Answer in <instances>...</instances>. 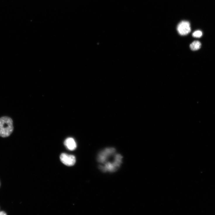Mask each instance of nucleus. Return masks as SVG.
I'll return each mask as SVG.
<instances>
[{"instance_id": "1", "label": "nucleus", "mask_w": 215, "mask_h": 215, "mask_svg": "<svg viewBox=\"0 0 215 215\" xmlns=\"http://www.w3.org/2000/svg\"><path fill=\"white\" fill-rule=\"evenodd\" d=\"M14 127L12 119L8 116L0 117V137L6 138L12 133Z\"/></svg>"}, {"instance_id": "2", "label": "nucleus", "mask_w": 215, "mask_h": 215, "mask_svg": "<svg viewBox=\"0 0 215 215\" xmlns=\"http://www.w3.org/2000/svg\"><path fill=\"white\" fill-rule=\"evenodd\" d=\"M177 30L179 34L181 35H187L191 31L190 23L186 21L181 22L177 26Z\"/></svg>"}, {"instance_id": "3", "label": "nucleus", "mask_w": 215, "mask_h": 215, "mask_svg": "<svg viewBox=\"0 0 215 215\" xmlns=\"http://www.w3.org/2000/svg\"><path fill=\"white\" fill-rule=\"evenodd\" d=\"M122 157L121 156L117 155L115 157V160L113 163H106L103 169L105 171H113L116 170L119 167L122 162Z\"/></svg>"}, {"instance_id": "4", "label": "nucleus", "mask_w": 215, "mask_h": 215, "mask_svg": "<svg viewBox=\"0 0 215 215\" xmlns=\"http://www.w3.org/2000/svg\"><path fill=\"white\" fill-rule=\"evenodd\" d=\"M60 159L63 163L68 166H73L76 162V158L74 156L65 153L61 154Z\"/></svg>"}, {"instance_id": "5", "label": "nucleus", "mask_w": 215, "mask_h": 215, "mask_svg": "<svg viewBox=\"0 0 215 215\" xmlns=\"http://www.w3.org/2000/svg\"><path fill=\"white\" fill-rule=\"evenodd\" d=\"M115 151V149L113 148H109L105 149L99 154L98 160L101 163L105 162L108 158L113 154Z\"/></svg>"}, {"instance_id": "6", "label": "nucleus", "mask_w": 215, "mask_h": 215, "mask_svg": "<svg viewBox=\"0 0 215 215\" xmlns=\"http://www.w3.org/2000/svg\"><path fill=\"white\" fill-rule=\"evenodd\" d=\"M65 146L69 150H74L77 147V144L74 139L72 138H67L65 141Z\"/></svg>"}, {"instance_id": "7", "label": "nucleus", "mask_w": 215, "mask_h": 215, "mask_svg": "<svg viewBox=\"0 0 215 215\" xmlns=\"http://www.w3.org/2000/svg\"><path fill=\"white\" fill-rule=\"evenodd\" d=\"M201 43L198 41H195L190 45L191 49L193 51H196L200 49L201 47Z\"/></svg>"}, {"instance_id": "8", "label": "nucleus", "mask_w": 215, "mask_h": 215, "mask_svg": "<svg viewBox=\"0 0 215 215\" xmlns=\"http://www.w3.org/2000/svg\"><path fill=\"white\" fill-rule=\"evenodd\" d=\"M203 35L202 32L200 30L195 31L193 34V37L195 38H200Z\"/></svg>"}, {"instance_id": "9", "label": "nucleus", "mask_w": 215, "mask_h": 215, "mask_svg": "<svg viewBox=\"0 0 215 215\" xmlns=\"http://www.w3.org/2000/svg\"><path fill=\"white\" fill-rule=\"evenodd\" d=\"M7 214L4 211H0V215H6Z\"/></svg>"}, {"instance_id": "10", "label": "nucleus", "mask_w": 215, "mask_h": 215, "mask_svg": "<svg viewBox=\"0 0 215 215\" xmlns=\"http://www.w3.org/2000/svg\"><path fill=\"white\" fill-rule=\"evenodd\" d=\"M0 185H1V183H0Z\"/></svg>"}]
</instances>
